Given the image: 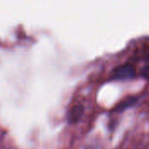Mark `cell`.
Returning <instances> with one entry per match:
<instances>
[{
    "instance_id": "2",
    "label": "cell",
    "mask_w": 149,
    "mask_h": 149,
    "mask_svg": "<svg viewBox=\"0 0 149 149\" xmlns=\"http://www.w3.org/2000/svg\"><path fill=\"white\" fill-rule=\"evenodd\" d=\"M83 113H84V107L81 105L74 106L68 113L67 119H68L69 123L73 124V123L78 122L82 117Z\"/></svg>"
},
{
    "instance_id": "1",
    "label": "cell",
    "mask_w": 149,
    "mask_h": 149,
    "mask_svg": "<svg viewBox=\"0 0 149 149\" xmlns=\"http://www.w3.org/2000/svg\"><path fill=\"white\" fill-rule=\"evenodd\" d=\"M135 75V68L129 64L120 65L113 69L112 78L114 79H129Z\"/></svg>"
},
{
    "instance_id": "5",
    "label": "cell",
    "mask_w": 149,
    "mask_h": 149,
    "mask_svg": "<svg viewBox=\"0 0 149 149\" xmlns=\"http://www.w3.org/2000/svg\"><path fill=\"white\" fill-rule=\"evenodd\" d=\"M147 59H148V61H149V54L148 55V57H147Z\"/></svg>"
},
{
    "instance_id": "3",
    "label": "cell",
    "mask_w": 149,
    "mask_h": 149,
    "mask_svg": "<svg viewBox=\"0 0 149 149\" xmlns=\"http://www.w3.org/2000/svg\"><path fill=\"white\" fill-rule=\"evenodd\" d=\"M138 101V98L137 97H128L127 99H125L124 100H122L120 103L118 104V106L114 108V111L117 113H121L124 112L125 110L128 109L129 107H134Z\"/></svg>"
},
{
    "instance_id": "4",
    "label": "cell",
    "mask_w": 149,
    "mask_h": 149,
    "mask_svg": "<svg viewBox=\"0 0 149 149\" xmlns=\"http://www.w3.org/2000/svg\"><path fill=\"white\" fill-rule=\"evenodd\" d=\"M141 76H142L144 79H146L149 80V66L148 65H146V66H144V67H142V68H141Z\"/></svg>"
}]
</instances>
